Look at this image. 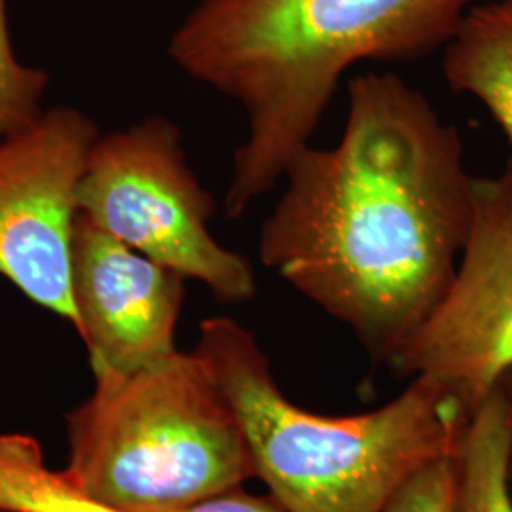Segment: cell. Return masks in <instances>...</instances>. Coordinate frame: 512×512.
<instances>
[{"label":"cell","instance_id":"5b68a950","mask_svg":"<svg viewBox=\"0 0 512 512\" xmlns=\"http://www.w3.org/2000/svg\"><path fill=\"white\" fill-rule=\"evenodd\" d=\"M76 207L133 251L200 281L222 304L255 298L253 264L209 230L217 205L188 164L181 129L164 116L95 139Z\"/></svg>","mask_w":512,"mask_h":512},{"label":"cell","instance_id":"4fadbf2b","mask_svg":"<svg viewBox=\"0 0 512 512\" xmlns=\"http://www.w3.org/2000/svg\"><path fill=\"white\" fill-rule=\"evenodd\" d=\"M384 512H454V456L412 476Z\"/></svg>","mask_w":512,"mask_h":512},{"label":"cell","instance_id":"6da1fadb","mask_svg":"<svg viewBox=\"0 0 512 512\" xmlns=\"http://www.w3.org/2000/svg\"><path fill=\"white\" fill-rule=\"evenodd\" d=\"M473 179L458 128L420 90L357 74L340 141L302 148L283 171L258 255L389 365L454 277Z\"/></svg>","mask_w":512,"mask_h":512},{"label":"cell","instance_id":"7c38bea8","mask_svg":"<svg viewBox=\"0 0 512 512\" xmlns=\"http://www.w3.org/2000/svg\"><path fill=\"white\" fill-rule=\"evenodd\" d=\"M46 71L19 61L8 23V0H0V143L33 126L42 116Z\"/></svg>","mask_w":512,"mask_h":512},{"label":"cell","instance_id":"9c48e42d","mask_svg":"<svg viewBox=\"0 0 512 512\" xmlns=\"http://www.w3.org/2000/svg\"><path fill=\"white\" fill-rule=\"evenodd\" d=\"M442 54L448 86L475 97L512 147V0L475 4Z\"/></svg>","mask_w":512,"mask_h":512},{"label":"cell","instance_id":"52a82bcc","mask_svg":"<svg viewBox=\"0 0 512 512\" xmlns=\"http://www.w3.org/2000/svg\"><path fill=\"white\" fill-rule=\"evenodd\" d=\"M97 137L84 112L54 107L0 143V275L74 329L76 190Z\"/></svg>","mask_w":512,"mask_h":512},{"label":"cell","instance_id":"ba28073f","mask_svg":"<svg viewBox=\"0 0 512 512\" xmlns=\"http://www.w3.org/2000/svg\"><path fill=\"white\" fill-rule=\"evenodd\" d=\"M186 277L78 215L71 249L76 332L93 374H131L177 353Z\"/></svg>","mask_w":512,"mask_h":512},{"label":"cell","instance_id":"8992f818","mask_svg":"<svg viewBox=\"0 0 512 512\" xmlns=\"http://www.w3.org/2000/svg\"><path fill=\"white\" fill-rule=\"evenodd\" d=\"M389 366L425 378L471 416L512 368V164L473 179V213L454 277Z\"/></svg>","mask_w":512,"mask_h":512},{"label":"cell","instance_id":"277c9868","mask_svg":"<svg viewBox=\"0 0 512 512\" xmlns=\"http://www.w3.org/2000/svg\"><path fill=\"white\" fill-rule=\"evenodd\" d=\"M69 442L65 475L122 512H179L258 478L238 416L194 351L97 374L69 416Z\"/></svg>","mask_w":512,"mask_h":512},{"label":"cell","instance_id":"3957f363","mask_svg":"<svg viewBox=\"0 0 512 512\" xmlns=\"http://www.w3.org/2000/svg\"><path fill=\"white\" fill-rule=\"evenodd\" d=\"M194 353L238 416L256 475L289 512H384L412 476L456 454L469 420L425 378L370 412H310L283 393L255 334L224 315L202 321Z\"/></svg>","mask_w":512,"mask_h":512},{"label":"cell","instance_id":"7a4b0ae2","mask_svg":"<svg viewBox=\"0 0 512 512\" xmlns=\"http://www.w3.org/2000/svg\"><path fill=\"white\" fill-rule=\"evenodd\" d=\"M473 6L475 0H200L173 31L167 54L245 112L226 217H243L281 183L353 67L442 50Z\"/></svg>","mask_w":512,"mask_h":512},{"label":"cell","instance_id":"5bb4252c","mask_svg":"<svg viewBox=\"0 0 512 512\" xmlns=\"http://www.w3.org/2000/svg\"><path fill=\"white\" fill-rule=\"evenodd\" d=\"M179 512H289L274 495L247 494L232 488L217 495L202 499Z\"/></svg>","mask_w":512,"mask_h":512},{"label":"cell","instance_id":"8fae6325","mask_svg":"<svg viewBox=\"0 0 512 512\" xmlns=\"http://www.w3.org/2000/svg\"><path fill=\"white\" fill-rule=\"evenodd\" d=\"M0 511L122 512L82 494L65 471H50L37 440L23 435H0Z\"/></svg>","mask_w":512,"mask_h":512},{"label":"cell","instance_id":"9a60e30c","mask_svg":"<svg viewBox=\"0 0 512 512\" xmlns=\"http://www.w3.org/2000/svg\"><path fill=\"white\" fill-rule=\"evenodd\" d=\"M503 395H505V399H507V403H509V408H511V416H512V368L503 376V380H501V384L497 387ZM511 486H512V446H511Z\"/></svg>","mask_w":512,"mask_h":512},{"label":"cell","instance_id":"30bf717a","mask_svg":"<svg viewBox=\"0 0 512 512\" xmlns=\"http://www.w3.org/2000/svg\"><path fill=\"white\" fill-rule=\"evenodd\" d=\"M512 416L497 389L469 416L454 454V512H512Z\"/></svg>","mask_w":512,"mask_h":512}]
</instances>
